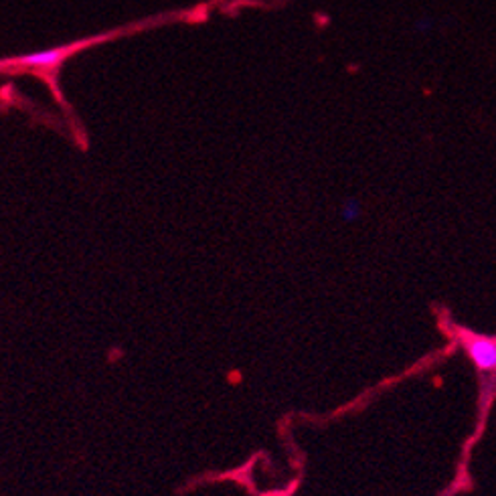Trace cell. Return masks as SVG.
I'll use <instances>...</instances> for the list:
<instances>
[{
	"label": "cell",
	"mask_w": 496,
	"mask_h": 496,
	"mask_svg": "<svg viewBox=\"0 0 496 496\" xmlns=\"http://www.w3.org/2000/svg\"><path fill=\"white\" fill-rule=\"evenodd\" d=\"M462 345L466 355L472 360V365L483 373V375H492L496 373V341L488 336H478L472 332L462 331L460 334Z\"/></svg>",
	"instance_id": "cell-1"
},
{
	"label": "cell",
	"mask_w": 496,
	"mask_h": 496,
	"mask_svg": "<svg viewBox=\"0 0 496 496\" xmlns=\"http://www.w3.org/2000/svg\"><path fill=\"white\" fill-rule=\"evenodd\" d=\"M71 47H51V49H41V51H33L25 55L13 59V63H18L23 67L31 70H55L57 65L67 57Z\"/></svg>",
	"instance_id": "cell-2"
}]
</instances>
